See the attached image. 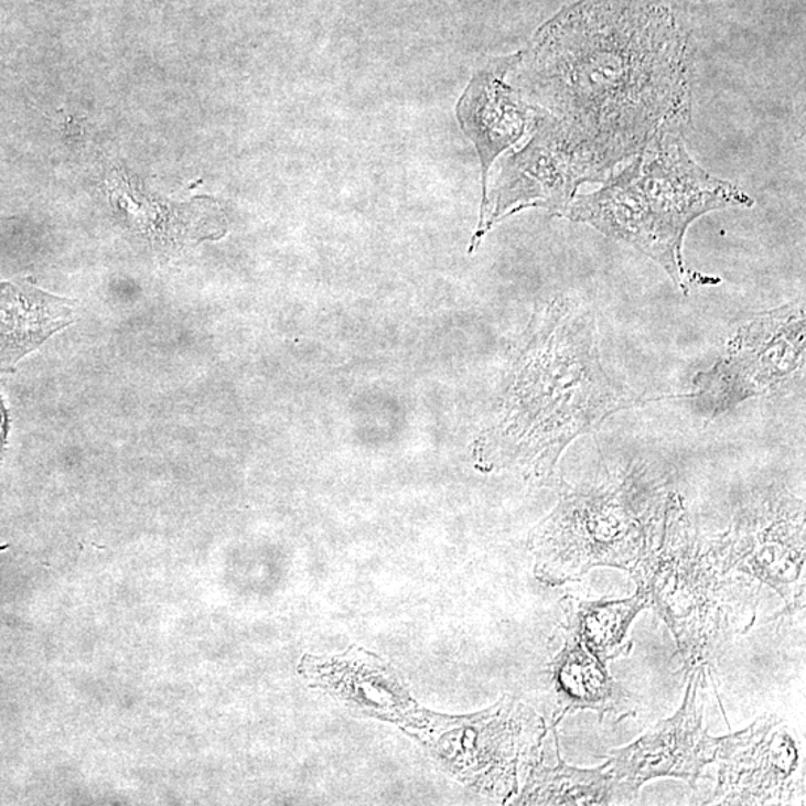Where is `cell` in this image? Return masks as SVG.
<instances>
[{"instance_id": "obj_1", "label": "cell", "mask_w": 806, "mask_h": 806, "mask_svg": "<svg viewBox=\"0 0 806 806\" xmlns=\"http://www.w3.org/2000/svg\"><path fill=\"white\" fill-rule=\"evenodd\" d=\"M511 82L611 172L668 132H686L694 54L656 0H581L513 56Z\"/></svg>"}, {"instance_id": "obj_2", "label": "cell", "mask_w": 806, "mask_h": 806, "mask_svg": "<svg viewBox=\"0 0 806 806\" xmlns=\"http://www.w3.org/2000/svg\"><path fill=\"white\" fill-rule=\"evenodd\" d=\"M647 402L608 373L593 312L557 297L527 329L497 419L481 439L480 463L488 471L551 479L576 439Z\"/></svg>"}, {"instance_id": "obj_3", "label": "cell", "mask_w": 806, "mask_h": 806, "mask_svg": "<svg viewBox=\"0 0 806 806\" xmlns=\"http://www.w3.org/2000/svg\"><path fill=\"white\" fill-rule=\"evenodd\" d=\"M686 132H668L623 163L592 193L577 194L563 217L643 252L689 294L684 238L696 219L714 211L751 208L753 197L717 179L691 158Z\"/></svg>"}, {"instance_id": "obj_4", "label": "cell", "mask_w": 806, "mask_h": 806, "mask_svg": "<svg viewBox=\"0 0 806 806\" xmlns=\"http://www.w3.org/2000/svg\"><path fill=\"white\" fill-rule=\"evenodd\" d=\"M669 495L645 463L605 483L561 484L555 509L530 534L536 578L557 588L597 568L631 572Z\"/></svg>"}, {"instance_id": "obj_5", "label": "cell", "mask_w": 806, "mask_h": 806, "mask_svg": "<svg viewBox=\"0 0 806 806\" xmlns=\"http://www.w3.org/2000/svg\"><path fill=\"white\" fill-rule=\"evenodd\" d=\"M631 573L636 592L673 632L687 674L710 662L724 619V577L716 539L691 525L683 497L670 492Z\"/></svg>"}, {"instance_id": "obj_6", "label": "cell", "mask_w": 806, "mask_h": 806, "mask_svg": "<svg viewBox=\"0 0 806 806\" xmlns=\"http://www.w3.org/2000/svg\"><path fill=\"white\" fill-rule=\"evenodd\" d=\"M805 303L797 301L761 312L742 324L723 357L696 375L687 400L708 426L745 400L778 394L805 366Z\"/></svg>"}, {"instance_id": "obj_7", "label": "cell", "mask_w": 806, "mask_h": 806, "mask_svg": "<svg viewBox=\"0 0 806 806\" xmlns=\"http://www.w3.org/2000/svg\"><path fill=\"white\" fill-rule=\"evenodd\" d=\"M611 174L580 138L542 111L529 141L505 159L495 185L483 193L471 250L496 223L518 211L541 208L563 217L582 185L605 183Z\"/></svg>"}, {"instance_id": "obj_8", "label": "cell", "mask_w": 806, "mask_h": 806, "mask_svg": "<svg viewBox=\"0 0 806 806\" xmlns=\"http://www.w3.org/2000/svg\"><path fill=\"white\" fill-rule=\"evenodd\" d=\"M716 544L729 572L749 573L774 590L788 613L804 608V502L778 493L759 497L737 514Z\"/></svg>"}, {"instance_id": "obj_9", "label": "cell", "mask_w": 806, "mask_h": 806, "mask_svg": "<svg viewBox=\"0 0 806 806\" xmlns=\"http://www.w3.org/2000/svg\"><path fill=\"white\" fill-rule=\"evenodd\" d=\"M450 770L476 791L508 799L517 791L523 753L541 740L546 724L526 705L501 699L491 710L447 719Z\"/></svg>"}, {"instance_id": "obj_10", "label": "cell", "mask_w": 806, "mask_h": 806, "mask_svg": "<svg viewBox=\"0 0 806 806\" xmlns=\"http://www.w3.org/2000/svg\"><path fill=\"white\" fill-rule=\"evenodd\" d=\"M717 787L711 804L786 805L804 786L799 745L776 716L717 738Z\"/></svg>"}, {"instance_id": "obj_11", "label": "cell", "mask_w": 806, "mask_h": 806, "mask_svg": "<svg viewBox=\"0 0 806 806\" xmlns=\"http://www.w3.org/2000/svg\"><path fill=\"white\" fill-rule=\"evenodd\" d=\"M705 670L689 674L681 708L658 721L631 745L610 751L603 767L633 792L652 780H681L696 787L705 766L716 761L717 738L703 729Z\"/></svg>"}, {"instance_id": "obj_12", "label": "cell", "mask_w": 806, "mask_h": 806, "mask_svg": "<svg viewBox=\"0 0 806 806\" xmlns=\"http://www.w3.org/2000/svg\"><path fill=\"white\" fill-rule=\"evenodd\" d=\"M513 57L501 58L472 78L460 99L462 129L474 142L483 166V189L495 160L534 132L542 109L508 83Z\"/></svg>"}, {"instance_id": "obj_13", "label": "cell", "mask_w": 806, "mask_h": 806, "mask_svg": "<svg viewBox=\"0 0 806 806\" xmlns=\"http://www.w3.org/2000/svg\"><path fill=\"white\" fill-rule=\"evenodd\" d=\"M301 674L358 714L407 724L419 720L407 684L375 654L350 648L340 656H305Z\"/></svg>"}, {"instance_id": "obj_14", "label": "cell", "mask_w": 806, "mask_h": 806, "mask_svg": "<svg viewBox=\"0 0 806 806\" xmlns=\"http://www.w3.org/2000/svg\"><path fill=\"white\" fill-rule=\"evenodd\" d=\"M556 724L529 750L526 784L516 804L589 806L635 802L638 793L620 783L603 765L597 770L568 765L560 755Z\"/></svg>"}, {"instance_id": "obj_15", "label": "cell", "mask_w": 806, "mask_h": 806, "mask_svg": "<svg viewBox=\"0 0 806 806\" xmlns=\"http://www.w3.org/2000/svg\"><path fill=\"white\" fill-rule=\"evenodd\" d=\"M67 303L28 287L0 286V375L72 322Z\"/></svg>"}, {"instance_id": "obj_16", "label": "cell", "mask_w": 806, "mask_h": 806, "mask_svg": "<svg viewBox=\"0 0 806 806\" xmlns=\"http://www.w3.org/2000/svg\"><path fill=\"white\" fill-rule=\"evenodd\" d=\"M551 673L561 717L594 711L602 719L623 714L628 707L626 691L614 681L606 665L572 636L567 635L563 648L552 660Z\"/></svg>"}, {"instance_id": "obj_17", "label": "cell", "mask_w": 806, "mask_h": 806, "mask_svg": "<svg viewBox=\"0 0 806 806\" xmlns=\"http://www.w3.org/2000/svg\"><path fill=\"white\" fill-rule=\"evenodd\" d=\"M561 606L567 615V635L580 641L606 666L631 653L628 628L640 613L648 610L647 601L638 592L627 599L598 601L569 597Z\"/></svg>"}, {"instance_id": "obj_18", "label": "cell", "mask_w": 806, "mask_h": 806, "mask_svg": "<svg viewBox=\"0 0 806 806\" xmlns=\"http://www.w3.org/2000/svg\"><path fill=\"white\" fill-rule=\"evenodd\" d=\"M8 430H10V417H8L6 404L0 399V460L7 449Z\"/></svg>"}]
</instances>
